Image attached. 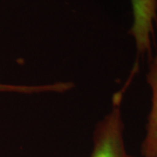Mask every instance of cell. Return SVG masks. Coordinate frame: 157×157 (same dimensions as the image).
I'll use <instances>...</instances> for the list:
<instances>
[{"label":"cell","instance_id":"4","mask_svg":"<svg viewBox=\"0 0 157 157\" xmlns=\"http://www.w3.org/2000/svg\"><path fill=\"white\" fill-rule=\"evenodd\" d=\"M70 82H59L44 86H13L0 84V92H14L21 94H36L43 92H65L72 88Z\"/></svg>","mask_w":157,"mask_h":157},{"label":"cell","instance_id":"2","mask_svg":"<svg viewBox=\"0 0 157 157\" xmlns=\"http://www.w3.org/2000/svg\"><path fill=\"white\" fill-rule=\"evenodd\" d=\"M133 24L129 33L135 42L137 53L145 55L151 51L154 24L157 19V0H130Z\"/></svg>","mask_w":157,"mask_h":157},{"label":"cell","instance_id":"1","mask_svg":"<svg viewBox=\"0 0 157 157\" xmlns=\"http://www.w3.org/2000/svg\"><path fill=\"white\" fill-rule=\"evenodd\" d=\"M113 98L110 113L97 125L94 133V146L90 157H135L127 151L124 141V122L121 102L124 92L131 81Z\"/></svg>","mask_w":157,"mask_h":157},{"label":"cell","instance_id":"3","mask_svg":"<svg viewBox=\"0 0 157 157\" xmlns=\"http://www.w3.org/2000/svg\"><path fill=\"white\" fill-rule=\"evenodd\" d=\"M147 81L151 89V108L146 125V135L142 140V157H157V53L150 61Z\"/></svg>","mask_w":157,"mask_h":157}]
</instances>
